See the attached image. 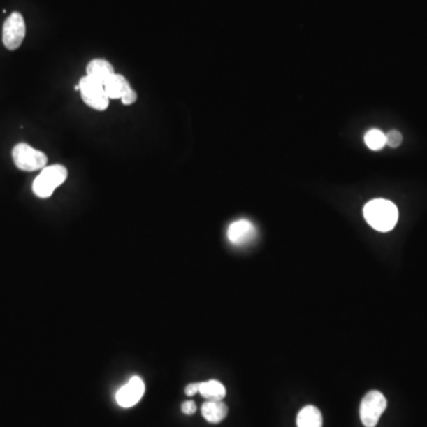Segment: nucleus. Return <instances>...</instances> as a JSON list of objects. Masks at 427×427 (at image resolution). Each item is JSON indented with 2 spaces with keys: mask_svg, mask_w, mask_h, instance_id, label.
I'll return each mask as SVG.
<instances>
[{
  "mask_svg": "<svg viewBox=\"0 0 427 427\" xmlns=\"http://www.w3.org/2000/svg\"><path fill=\"white\" fill-rule=\"evenodd\" d=\"M363 216L370 227L375 231L386 233L396 227L399 212L396 204L391 201L377 198L366 204Z\"/></svg>",
  "mask_w": 427,
  "mask_h": 427,
  "instance_id": "obj_1",
  "label": "nucleus"
},
{
  "mask_svg": "<svg viewBox=\"0 0 427 427\" xmlns=\"http://www.w3.org/2000/svg\"><path fill=\"white\" fill-rule=\"evenodd\" d=\"M68 177V170L63 165L56 164L45 166L40 175L36 177L32 190L40 198L50 197L59 185H62Z\"/></svg>",
  "mask_w": 427,
  "mask_h": 427,
  "instance_id": "obj_2",
  "label": "nucleus"
},
{
  "mask_svg": "<svg viewBox=\"0 0 427 427\" xmlns=\"http://www.w3.org/2000/svg\"><path fill=\"white\" fill-rule=\"evenodd\" d=\"M13 163L22 171H36L43 170L47 166L48 157L45 153L40 150L34 149L31 146L20 143L12 150Z\"/></svg>",
  "mask_w": 427,
  "mask_h": 427,
  "instance_id": "obj_3",
  "label": "nucleus"
},
{
  "mask_svg": "<svg viewBox=\"0 0 427 427\" xmlns=\"http://www.w3.org/2000/svg\"><path fill=\"white\" fill-rule=\"evenodd\" d=\"M387 408V400L379 391L366 394L360 405V418L366 427H375Z\"/></svg>",
  "mask_w": 427,
  "mask_h": 427,
  "instance_id": "obj_4",
  "label": "nucleus"
},
{
  "mask_svg": "<svg viewBox=\"0 0 427 427\" xmlns=\"http://www.w3.org/2000/svg\"><path fill=\"white\" fill-rule=\"evenodd\" d=\"M79 87L81 98L87 106L96 110H107L110 105V98L107 96L102 83L85 75L82 79L80 80Z\"/></svg>",
  "mask_w": 427,
  "mask_h": 427,
  "instance_id": "obj_5",
  "label": "nucleus"
},
{
  "mask_svg": "<svg viewBox=\"0 0 427 427\" xmlns=\"http://www.w3.org/2000/svg\"><path fill=\"white\" fill-rule=\"evenodd\" d=\"M27 34L25 22L20 12H13L3 27V43L8 50H16L23 43Z\"/></svg>",
  "mask_w": 427,
  "mask_h": 427,
  "instance_id": "obj_6",
  "label": "nucleus"
},
{
  "mask_svg": "<svg viewBox=\"0 0 427 427\" xmlns=\"http://www.w3.org/2000/svg\"><path fill=\"white\" fill-rule=\"evenodd\" d=\"M145 392V384L144 381L139 377H133L129 379V382L122 386L115 396L119 406L124 408L133 407L140 401L141 398Z\"/></svg>",
  "mask_w": 427,
  "mask_h": 427,
  "instance_id": "obj_7",
  "label": "nucleus"
},
{
  "mask_svg": "<svg viewBox=\"0 0 427 427\" xmlns=\"http://www.w3.org/2000/svg\"><path fill=\"white\" fill-rule=\"evenodd\" d=\"M227 238L236 246H245L256 238V228L249 219H238L228 227Z\"/></svg>",
  "mask_w": 427,
  "mask_h": 427,
  "instance_id": "obj_8",
  "label": "nucleus"
},
{
  "mask_svg": "<svg viewBox=\"0 0 427 427\" xmlns=\"http://www.w3.org/2000/svg\"><path fill=\"white\" fill-rule=\"evenodd\" d=\"M114 74L113 66L106 59H93L87 66V76L102 85H105Z\"/></svg>",
  "mask_w": 427,
  "mask_h": 427,
  "instance_id": "obj_9",
  "label": "nucleus"
},
{
  "mask_svg": "<svg viewBox=\"0 0 427 427\" xmlns=\"http://www.w3.org/2000/svg\"><path fill=\"white\" fill-rule=\"evenodd\" d=\"M227 414V405L222 401H205L202 405V416L208 423H221Z\"/></svg>",
  "mask_w": 427,
  "mask_h": 427,
  "instance_id": "obj_10",
  "label": "nucleus"
},
{
  "mask_svg": "<svg viewBox=\"0 0 427 427\" xmlns=\"http://www.w3.org/2000/svg\"><path fill=\"white\" fill-rule=\"evenodd\" d=\"M297 426L298 427H321L323 426V417L317 407L314 406H305L301 410L297 417Z\"/></svg>",
  "mask_w": 427,
  "mask_h": 427,
  "instance_id": "obj_11",
  "label": "nucleus"
},
{
  "mask_svg": "<svg viewBox=\"0 0 427 427\" xmlns=\"http://www.w3.org/2000/svg\"><path fill=\"white\" fill-rule=\"evenodd\" d=\"M105 92L107 96L110 99H122V95L125 94L126 92L132 88L129 85V81L125 76L122 75L114 74L105 85Z\"/></svg>",
  "mask_w": 427,
  "mask_h": 427,
  "instance_id": "obj_12",
  "label": "nucleus"
},
{
  "mask_svg": "<svg viewBox=\"0 0 427 427\" xmlns=\"http://www.w3.org/2000/svg\"><path fill=\"white\" fill-rule=\"evenodd\" d=\"M201 396L207 401H222L226 396V388L219 381L209 380L200 382Z\"/></svg>",
  "mask_w": 427,
  "mask_h": 427,
  "instance_id": "obj_13",
  "label": "nucleus"
},
{
  "mask_svg": "<svg viewBox=\"0 0 427 427\" xmlns=\"http://www.w3.org/2000/svg\"><path fill=\"white\" fill-rule=\"evenodd\" d=\"M366 145L372 151H379L386 145V134L380 129H370L365 136Z\"/></svg>",
  "mask_w": 427,
  "mask_h": 427,
  "instance_id": "obj_14",
  "label": "nucleus"
},
{
  "mask_svg": "<svg viewBox=\"0 0 427 427\" xmlns=\"http://www.w3.org/2000/svg\"><path fill=\"white\" fill-rule=\"evenodd\" d=\"M403 143V136L398 131H391L386 134V145L391 147H399Z\"/></svg>",
  "mask_w": 427,
  "mask_h": 427,
  "instance_id": "obj_15",
  "label": "nucleus"
},
{
  "mask_svg": "<svg viewBox=\"0 0 427 427\" xmlns=\"http://www.w3.org/2000/svg\"><path fill=\"white\" fill-rule=\"evenodd\" d=\"M137 99L138 95L137 93H136V90L129 88V89L126 92L125 94L122 95V98L120 99V100H122L124 105L129 106V105H132V103L137 101Z\"/></svg>",
  "mask_w": 427,
  "mask_h": 427,
  "instance_id": "obj_16",
  "label": "nucleus"
},
{
  "mask_svg": "<svg viewBox=\"0 0 427 427\" xmlns=\"http://www.w3.org/2000/svg\"><path fill=\"white\" fill-rule=\"evenodd\" d=\"M197 407L196 404L192 401V400H188L182 405V412L187 414V416H191L195 412H196Z\"/></svg>",
  "mask_w": 427,
  "mask_h": 427,
  "instance_id": "obj_17",
  "label": "nucleus"
},
{
  "mask_svg": "<svg viewBox=\"0 0 427 427\" xmlns=\"http://www.w3.org/2000/svg\"><path fill=\"white\" fill-rule=\"evenodd\" d=\"M198 392H200V382L190 384L185 387V394L188 396H194Z\"/></svg>",
  "mask_w": 427,
  "mask_h": 427,
  "instance_id": "obj_18",
  "label": "nucleus"
}]
</instances>
